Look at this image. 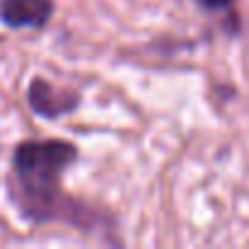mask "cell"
<instances>
[{
	"instance_id": "2",
	"label": "cell",
	"mask_w": 249,
	"mask_h": 249,
	"mask_svg": "<svg viewBox=\"0 0 249 249\" xmlns=\"http://www.w3.org/2000/svg\"><path fill=\"white\" fill-rule=\"evenodd\" d=\"M27 100H30V107L35 110V115L47 117V120L71 115L78 107V103H81L78 93H73V90H56L44 78H35L30 83Z\"/></svg>"
},
{
	"instance_id": "4",
	"label": "cell",
	"mask_w": 249,
	"mask_h": 249,
	"mask_svg": "<svg viewBox=\"0 0 249 249\" xmlns=\"http://www.w3.org/2000/svg\"><path fill=\"white\" fill-rule=\"evenodd\" d=\"M198 3L205 5V8H210V10H222V8L232 5V0H198Z\"/></svg>"
},
{
	"instance_id": "3",
	"label": "cell",
	"mask_w": 249,
	"mask_h": 249,
	"mask_svg": "<svg viewBox=\"0 0 249 249\" xmlns=\"http://www.w3.org/2000/svg\"><path fill=\"white\" fill-rule=\"evenodd\" d=\"M54 13L52 0H3L0 20L10 30H39Z\"/></svg>"
},
{
	"instance_id": "1",
	"label": "cell",
	"mask_w": 249,
	"mask_h": 249,
	"mask_svg": "<svg viewBox=\"0 0 249 249\" xmlns=\"http://www.w3.org/2000/svg\"><path fill=\"white\" fill-rule=\"evenodd\" d=\"M78 159L76 144L66 140H30L15 147L13 174L18 181V203L27 220H69L61 196V176Z\"/></svg>"
}]
</instances>
